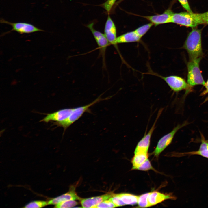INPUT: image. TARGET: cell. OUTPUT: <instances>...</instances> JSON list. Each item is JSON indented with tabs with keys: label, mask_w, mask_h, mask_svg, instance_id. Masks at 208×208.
Instances as JSON below:
<instances>
[{
	"label": "cell",
	"mask_w": 208,
	"mask_h": 208,
	"mask_svg": "<svg viewBox=\"0 0 208 208\" xmlns=\"http://www.w3.org/2000/svg\"><path fill=\"white\" fill-rule=\"evenodd\" d=\"M182 7L187 12H193L191 10L187 0H178Z\"/></svg>",
	"instance_id": "83f0119b"
},
{
	"label": "cell",
	"mask_w": 208,
	"mask_h": 208,
	"mask_svg": "<svg viewBox=\"0 0 208 208\" xmlns=\"http://www.w3.org/2000/svg\"><path fill=\"white\" fill-rule=\"evenodd\" d=\"M116 205L110 199L105 200L97 205L95 208H114Z\"/></svg>",
	"instance_id": "d4e9b609"
},
{
	"label": "cell",
	"mask_w": 208,
	"mask_h": 208,
	"mask_svg": "<svg viewBox=\"0 0 208 208\" xmlns=\"http://www.w3.org/2000/svg\"><path fill=\"white\" fill-rule=\"evenodd\" d=\"M113 193H108L97 196L80 199L82 207L95 208L98 204L102 201L109 199Z\"/></svg>",
	"instance_id": "4fadbf2b"
},
{
	"label": "cell",
	"mask_w": 208,
	"mask_h": 208,
	"mask_svg": "<svg viewBox=\"0 0 208 208\" xmlns=\"http://www.w3.org/2000/svg\"><path fill=\"white\" fill-rule=\"evenodd\" d=\"M190 155H200L208 159V142L206 141L203 136H202L201 143L198 151L181 153L178 155L183 156Z\"/></svg>",
	"instance_id": "e0dca14e"
},
{
	"label": "cell",
	"mask_w": 208,
	"mask_h": 208,
	"mask_svg": "<svg viewBox=\"0 0 208 208\" xmlns=\"http://www.w3.org/2000/svg\"><path fill=\"white\" fill-rule=\"evenodd\" d=\"M141 38L135 31L128 32L117 37L116 44L139 42Z\"/></svg>",
	"instance_id": "2e32d148"
},
{
	"label": "cell",
	"mask_w": 208,
	"mask_h": 208,
	"mask_svg": "<svg viewBox=\"0 0 208 208\" xmlns=\"http://www.w3.org/2000/svg\"><path fill=\"white\" fill-rule=\"evenodd\" d=\"M87 27L90 30L98 46L100 53L102 55L103 64H105V53L107 48L110 45L104 34L95 29L94 23L89 24Z\"/></svg>",
	"instance_id": "52a82bcc"
},
{
	"label": "cell",
	"mask_w": 208,
	"mask_h": 208,
	"mask_svg": "<svg viewBox=\"0 0 208 208\" xmlns=\"http://www.w3.org/2000/svg\"><path fill=\"white\" fill-rule=\"evenodd\" d=\"M169 199L175 200L176 198L172 194H165L156 191L149 192L148 197L149 207Z\"/></svg>",
	"instance_id": "5bb4252c"
},
{
	"label": "cell",
	"mask_w": 208,
	"mask_h": 208,
	"mask_svg": "<svg viewBox=\"0 0 208 208\" xmlns=\"http://www.w3.org/2000/svg\"><path fill=\"white\" fill-rule=\"evenodd\" d=\"M48 205V202L35 201L31 202L26 205L25 208H41Z\"/></svg>",
	"instance_id": "603a6c76"
},
{
	"label": "cell",
	"mask_w": 208,
	"mask_h": 208,
	"mask_svg": "<svg viewBox=\"0 0 208 208\" xmlns=\"http://www.w3.org/2000/svg\"><path fill=\"white\" fill-rule=\"evenodd\" d=\"M153 25L154 24L151 22L138 27L134 31L141 38Z\"/></svg>",
	"instance_id": "44dd1931"
},
{
	"label": "cell",
	"mask_w": 208,
	"mask_h": 208,
	"mask_svg": "<svg viewBox=\"0 0 208 208\" xmlns=\"http://www.w3.org/2000/svg\"><path fill=\"white\" fill-rule=\"evenodd\" d=\"M78 203L75 200L63 201L55 205L56 208H70L77 205Z\"/></svg>",
	"instance_id": "7402d4cb"
},
{
	"label": "cell",
	"mask_w": 208,
	"mask_h": 208,
	"mask_svg": "<svg viewBox=\"0 0 208 208\" xmlns=\"http://www.w3.org/2000/svg\"><path fill=\"white\" fill-rule=\"evenodd\" d=\"M1 23H5L11 25L12 29L5 34L10 32L12 31H16L20 34H30L38 31H44L43 30L40 29L34 25L25 22L12 23L9 22L2 18L0 21Z\"/></svg>",
	"instance_id": "ba28073f"
},
{
	"label": "cell",
	"mask_w": 208,
	"mask_h": 208,
	"mask_svg": "<svg viewBox=\"0 0 208 208\" xmlns=\"http://www.w3.org/2000/svg\"><path fill=\"white\" fill-rule=\"evenodd\" d=\"M205 88V90L202 92L201 95H204L208 93V79L207 81L204 86Z\"/></svg>",
	"instance_id": "f1b7e54d"
},
{
	"label": "cell",
	"mask_w": 208,
	"mask_h": 208,
	"mask_svg": "<svg viewBox=\"0 0 208 208\" xmlns=\"http://www.w3.org/2000/svg\"><path fill=\"white\" fill-rule=\"evenodd\" d=\"M101 96L88 104L74 108L72 113L67 119L63 121L56 122L55 124L58 127H62L64 131H65L70 125L79 119L84 113L88 110L90 107L101 101L109 98V97H108L102 99L101 98Z\"/></svg>",
	"instance_id": "3957f363"
},
{
	"label": "cell",
	"mask_w": 208,
	"mask_h": 208,
	"mask_svg": "<svg viewBox=\"0 0 208 208\" xmlns=\"http://www.w3.org/2000/svg\"><path fill=\"white\" fill-rule=\"evenodd\" d=\"M187 124L185 122L178 125L169 133L165 135L159 140L157 145L153 152L154 155L158 157L159 154L171 143L177 132L181 128Z\"/></svg>",
	"instance_id": "8992f818"
},
{
	"label": "cell",
	"mask_w": 208,
	"mask_h": 208,
	"mask_svg": "<svg viewBox=\"0 0 208 208\" xmlns=\"http://www.w3.org/2000/svg\"><path fill=\"white\" fill-rule=\"evenodd\" d=\"M74 108H69L60 110L48 114L40 122L46 123L51 121L59 122L67 119L72 113Z\"/></svg>",
	"instance_id": "9c48e42d"
},
{
	"label": "cell",
	"mask_w": 208,
	"mask_h": 208,
	"mask_svg": "<svg viewBox=\"0 0 208 208\" xmlns=\"http://www.w3.org/2000/svg\"><path fill=\"white\" fill-rule=\"evenodd\" d=\"M162 110H160L155 120L147 134H146L138 143L134 152L144 151L148 152L150 145V140L153 133L155 129V126L158 118L161 113Z\"/></svg>",
	"instance_id": "8fae6325"
},
{
	"label": "cell",
	"mask_w": 208,
	"mask_h": 208,
	"mask_svg": "<svg viewBox=\"0 0 208 208\" xmlns=\"http://www.w3.org/2000/svg\"><path fill=\"white\" fill-rule=\"evenodd\" d=\"M174 12L170 9L166 10L161 14L143 16L155 26L159 25L170 23Z\"/></svg>",
	"instance_id": "7c38bea8"
},
{
	"label": "cell",
	"mask_w": 208,
	"mask_h": 208,
	"mask_svg": "<svg viewBox=\"0 0 208 208\" xmlns=\"http://www.w3.org/2000/svg\"><path fill=\"white\" fill-rule=\"evenodd\" d=\"M172 23L194 28L199 25L196 13L188 12L174 13Z\"/></svg>",
	"instance_id": "277c9868"
},
{
	"label": "cell",
	"mask_w": 208,
	"mask_h": 208,
	"mask_svg": "<svg viewBox=\"0 0 208 208\" xmlns=\"http://www.w3.org/2000/svg\"><path fill=\"white\" fill-rule=\"evenodd\" d=\"M148 73L161 78L165 81L172 90L175 92L185 89L189 91L192 87L183 78L178 76L171 75L164 77L153 72Z\"/></svg>",
	"instance_id": "5b68a950"
},
{
	"label": "cell",
	"mask_w": 208,
	"mask_h": 208,
	"mask_svg": "<svg viewBox=\"0 0 208 208\" xmlns=\"http://www.w3.org/2000/svg\"><path fill=\"white\" fill-rule=\"evenodd\" d=\"M183 47L187 51L190 60L202 57L201 30L193 28L189 33Z\"/></svg>",
	"instance_id": "6da1fadb"
},
{
	"label": "cell",
	"mask_w": 208,
	"mask_h": 208,
	"mask_svg": "<svg viewBox=\"0 0 208 208\" xmlns=\"http://www.w3.org/2000/svg\"><path fill=\"white\" fill-rule=\"evenodd\" d=\"M104 34L110 45L114 46L117 49V45L116 42L117 38L116 27L114 23L109 15L105 24Z\"/></svg>",
	"instance_id": "30bf717a"
},
{
	"label": "cell",
	"mask_w": 208,
	"mask_h": 208,
	"mask_svg": "<svg viewBox=\"0 0 208 208\" xmlns=\"http://www.w3.org/2000/svg\"><path fill=\"white\" fill-rule=\"evenodd\" d=\"M116 194L125 205H133L137 204L138 196L127 193Z\"/></svg>",
	"instance_id": "d6986e66"
},
{
	"label": "cell",
	"mask_w": 208,
	"mask_h": 208,
	"mask_svg": "<svg viewBox=\"0 0 208 208\" xmlns=\"http://www.w3.org/2000/svg\"><path fill=\"white\" fill-rule=\"evenodd\" d=\"M199 24H208V11L201 13H197Z\"/></svg>",
	"instance_id": "cb8c5ba5"
},
{
	"label": "cell",
	"mask_w": 208,
	"mask_h": 208,
	"mask_svg": "<svg viewBox=\"0 0 208 208\" xmlns=\"http://www.w3.org/2000/svg\"><path fill=\"white\" fill-rule=\"evenodd\" d=\"M149 193L142 194L138 196L137 204L138 207L145 208L149 207L148 197Z\"/></svg>",
	"instance_id": "ffe728a7"
},
{
	"label": "cell",
	"mask_w": 208,
	"mask_h": 208,
	"mask_svg": "<svg viewBox=\"0 0 208 208\" xmlns=\"http://www.w3.org/2000/svg\"><path fill=\"white\" fill-rule=\"evenodd\" d=\"M137 170L144 171H146L150 170H154L148 159L140 166Z\"/></svg>",
	"instance_id": "4316f807"
},
{
	"label": "cell",
	"mask_w": 208,
	"mask_h": 208,
	"mask_svg": "<svg viewBox=\"0 0 208 208\" xmlns=\"http://www.w3.org/2000/svg\"><path fill=\"white\" fill-rule=\"evenodd\" d=\"M202 58L190 60L187 63V82L191 86L198 85L205 86V84L199 68V63Z\"/></svg>",
	"instance_id": "7a4b0ae2"
},
{
	"label": "cell",
	"mask_w": 208,
	"mask_h": 208,
	"mask_svg": "<svg viewBox=\"0 0 208 208\" xmlns=\"http://www.w3.org/2000/svg\"><path fill=\"white\" fill-rule=\"evenodd\" d=\"M117 0H107L100 5L109 14Z\"/></svg>",
	"instance_id": "484cf974"
},
{
	"label": "cell",
	"mask_w": 208,
	"mask_h": 208,
	"mask_svg": "<svg viewBox=\"0 0 208 208\" xmlns=\"http://www.w3.org/2000/svg\"><path fill=\"white\" fill-rule=\"evenodd\" d=\"M123 0H119L118 1V2L117 3V4H118V3H120V2H121V1H122Z\"/></svg>",
	"instance_id": "f546056e"
},
{
	"label": "cell",
	"mask_w": 208,
	"mask_h": 208,
	"mask_svg": "<svg viewBox=\"0 0 208 208\" xmlns=\"http://www.w3.org/2000/svg\"><path fill=\"white\" fill-rule=\"evenodd\" d=\"M134 153V155L132 160V169L137 170L148 159V152L139 151Z\"/></svg>",
	"instance_id": "ac0fdd59"
},
{
	"label": "cell",
	"mask_w": 208,
	"mask_h": 208,
	"mask_svg": "<svg viewBox=\"0 0 208 208\" xmlns=\"http://www.w3.org/2000/svg\"><path fill=\"white\" fill-rule=\"evenodd\" d=\"M75 189L74 187H72L69 191L66 193L48 201V205H56L62 202L67 200H80L81 198L77 195Z\"/></svg>",
	"instance_id": "9a60e30c"
}]
</instances>
